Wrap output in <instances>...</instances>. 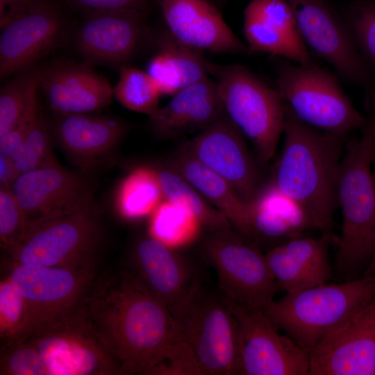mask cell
<instances>
[{
  "label": "cell",
  "mask_w": 375,
  "mask_h": 375,
  "mask_svg": "<svg viewBox=\"0 0 375 375\" xmlns=\"http://www.w3.org/2000/svg\"><path fill=\"white\" fill-rule=\"evenodd\" d=\"M76 313L122 374L162 375L181 340L169 308L135 272L97 276Z\"/></svg>",
  "instance_id": "1"
},
{
  "label": "cell",
  "mask_w": 375,
  "mask_h": 375,
  "mask_svg": "<svg viewBox=\"0 0 375 375\" xmlns=\"http://www.w3.org/2000/svg\"><path fill=\"white\" fill-rule=\"evenodd\" d=\"M285 102V101H284ZM284 142L272 181L307 211L315 229L331 233L345 137L299 119L285 102Z\"/></svg>",
  "instance_id": "2"
},
{
  "label": "cell",
  "mask_w": 375,
  "mask_h": 375,
  "mask_svg": "<svg viewBox=\"0 0 375 375\" xmlns=\"http://www.w3.org/2000/svg\"><path fill=\"white\" fill-rule=\"evenodd\" d=\"M0 374H122L76 312L69 318L33 330L3 343Z\"/></svg>",
  "instance_id": "3"
},
{
  "label": "cell",
  "mask_w": 375,
  "mask_h": 375,
  "mask_svg": "<svg viewBox=\"0 0 375 375\" xmlns=\"http://www.w3.org/2000/svg\"><path fill=\"white\" fill-rule=\"evenodd\" d=\"M373 151L368 126L362 135L348 141L340 162L337 197L342 224L338 246V273L358 278L371 260L375 228V180Z\"/></svg>",
  "instance_id": "4"
},
{
  "label": "cell",
  "mask_w": 375,
  "mask_h": 375,
  "mask_svg": "<svg viewBox=\"0 0 375 375\" xmlns=\"http://www.w3.org/2000/svg\"><path fill=\"white\" fill-rule=\"evenodd\" d=\"M375 297V274L327 283L274 300L265 314L306 351Z\"/></svg>",
  "instance_id": "5"
},
{
  "label": "cell",
  "mask_w": 375,
  "mask_h": 375,
  "mask_svg": "<svg viewBox=\"0 0 375 375\" xmlns=\"http://www.w3.org/2000/svg\"><path fill=\"white\" fill-rule=\"evenodd\" d=\"M169 310L200 375L241 374L238 329L223 296L205 290L197 280Z\"/></svg>",
  "instance_id": "6"
},
{
  "label": "cell",
  "mask_w": 375,
  "mask_h": 375,
  "mask_svg": "<svg viewBox=\"0 0 375 375\" xmlns=\"http://www.w3.org/2000/svg\"><path fill=\"white\" fill-rule=\"evenodd\" d=\"M224 112L252 143L258 160H271L283 133L285 102L272 88L240 65H210Z\"/></svg>",
  "instance_id": "7"
},
{
  "label": "cell",
  "mask_w": 375,
  "mask_h": 375,
  "mask_svg": "<svg viewBox=\"0 0 375 375\" xmlns=\"http://www.w3.org/2000/svg\"><path fill=\"white\" fill-rule=\"evenodd\" d=\"M102 210L94 200L73 212L28 227L6 249L11 263L43 267L96 265L103 240Z\"/></svg>",
  "instance_id": "8"
},
{
  "label": "cell",
  "mask_w": 375,
  "mask_h": 375,
  "mask_svg": "<svg viewBox=\"0 0 375 375\" xmlns=\"http://www.w3.org/2000/svg\"><path fill=\"white\" fill-rule=\"evenodd\" d=\"M276 89L295 116L315 128L346 137L366 126L337 78L312 64L281 58L276 65Z\"/></svg>",
  "instance_id": "9"
},
{
  "label": "cell",
  "mask_w": 375,
  "mask_h": 375,
  "mask_svg": "<svg viewBox=\"0 0 375 375\" xmlns=\"http://www.w3.org/2000/svg\"><path fill=\"white\" fill-rule=\"evenodd\" d=\"M11 264L8 276L24 297L29 310L26 334L72 316L97 277L96 265L43 267Z\"/></svg>",
  "instance_id": "10"
},
{
  "label": "cell",
  "mask_w": 375,
  "mask_h": 375,
  "mask_svg": "<svg viewBox=\"0 0 375 375\" xmlns=\"http://www.w3.org/2000/svg\"><path fill=\"white\" fill-rule=\"evenodd\" d=\"M204 244L224 297L264 310L278 289L265 255L233 231L214 232Z\"/></svg>",
  "instance_id": "11"
},
{
  "label": "cell",
  "mask_w": 375,
  "mask_h": 375,
  "mask_svg": "<svg viewBox=\"0 0 375 375\" xmlns=\"http://www.w3.org/2000/svg\"><path fill=\"white\" fill-rule=\"evenodd\" d=\"M224 299L238 326L242 375H308V352L272 323L263 310Z\"/></svg>",
  "instance_id": "12"
},
{
  "label": "cell",
  "mask_w": 375,
  "mask_h": 375,
  "mask_svg": "<svg viewBox=\"0 0 375 375\" xmlns=\"http://www.w3.org/2000/svg\"><path fill=\"white\" fill-rule=\"evenodd\" d=\"M96 190L88 171H72L60 165L21 174L11 188L23 212L26 229L88 205L94 201Z\"/></svg>",
  "instance_id": "13"
},
{
  "label": "cell",
  "mask_w": 375,
  "mask_h": 375,
  "mask_svg": "<svg viewBox=\"0 0 375 375\" xmlns=\"http://www.w3.org/2000/svg\"><path fill=\"white\" fill-rule=\"evenodd\" d=\"M308 375H375V297L308 351Z\"/></svg>",
  "instance_id": "14"
},
{
  "label": "cell",
  "mask_w": 375,
  "mask_h": 375,
  "mask_svg": "<svg viewBox=\"0 0 375 375\" xmlns=\"http://www.w3.org/2000/svg\"><path fill=\"white\" fill-rule=\"evenodd\" d=\"M306 46L344 79L367 82V71L349 27L324 0H288Z\"/></svg>",
  "instance_id": "15"
},
{
  "label": "cell",
  "mask_w": 375,
  "mask_h": 375,
  "mask_svg": "<svg viewBox=\"0 0 375 375\" xmlns=\"http://www.w3.org/2000/svg\"><path fill=\"white\" fill-rule=\"evenodd\" d=\"M189 153L225 179L247 203L260 187V172L240 130L224 114L189 144Z\"/></svg>",
  "instance_id": "16"
},
{
  "label": "cell",
  "mask_w": 375,
  "mask_h": 375,
  "mask_svg": "<svg viewBox=\"0 0 375 375\" xmlns=\"http://www.w3.org/2000/svg\"><path fill=\"white\" fill-rule=\"evenodd\" d=\"M60 3L53 1L28 10L1 26L0 76L24 69L51 49L64 31Z\"/></svg>",
  "instance_id": "17"
},
{
  "label": "cell",
  "mask_w": 375,
  "mask_h": 375,
  "mask_svg": "<svg viewBox=\"0 0 375 375\" xmlns=\"http://www.w3.org/2000/svg\"><path fill=\"white\" fill-rule=\"evenodd\" d=\"M53 112L47 122L51 139L82 170L109 160L126 132L125 123L115 117Z\"/></svg>",
  "instance_id": "18"
},
{
  "label": "cell",
  "mask_w": 375,
  "mask_h": 375,
  "mask_svg": "<svg viewBox=\"0 0 375 375\" xmlns=\"http://www.w3.org/2000/svg\"><path fill=\"white\" fill-rule=\"evenodd\" d=\"M84 15L76 44L81 53L91 62L123 64L135 53L145 35L144 12L117 10Z\"/></svg>",
  "instance_id": "19"
},
{
  "label": "cell",
  "mask_w": 375,
  "mask_h": 375,
  "mask_svg": "<svg viewBox=\"0 0 375 375\" xmlns=\"http://www.w3.org/2000/svg\"><path fill=\"white\" fill-rule=\"evenodd\" d=\"M169 33L181 44L201 51L249 53L208 0H160Z\"/></svg>",
  "instance_id": "20"
},
{
  "label": "cell",
  "mask_w": 375,
  "mask_h": 375,
  "mask_svg": "<svg viewBox=\"0 0 375 375\" xmlns=\"http://www.w3.org/2000/svg\"><path fill=\"white\" fill-rule=\"evenodd\" d=\"M249 53L260 52L297 64L311 62L288 0H252L244 11Z\"/></svg>",
  "instance_id": "21"
},
{
  "label": "cell",
  "mask_w": 375,
  "mask_h": 375,
  "mask_svg": "<svg viewBox=\"0 0 375 375\" xmlns=\"http://www.w3.org/2000/svg\"><path fill=\"white\" fill-rule=\"evenodd\" d=\"M36 75L54 112H96L108 106L114 96L109 81L86 64L56 65Z\"/></svg>",
  "instance_id": "22"
},
{
  "label": "cell",
  "mask_w": 375,
  "mask_h": 375,
  "mask_svg": "<svg viewBox=\"0 0 375 375\" xmlns=\"http://www.w3.org/2000/svg\"><path fill=\"white\" fill-rule=\"evenodd\" d=\"M224 114L217 83L207 77L176 93L149 117L148 126L159 137L174 138L202 131Z\"/></svg>",
  "instance_id": "23"
},
{
  "label": "cell",
  "mask_w": 375,
  "mask_h": 375,
  "mask_svg": "<svg viewBox=\"0 0 375 375\" xmlns=\"http://www.w3.org/2000/svg\"><path fill=\"white\" fill-rule=\"evenodd\" d=\"M133 261L135 274L169 309L187 294L197 280L185 260L151 235L135 244Z\"/></svg>",
  "instance_id": "24"
},
{
  "label": "cell",
  "mask_w": 375,
  "mask_h": 375,
  "mask_svg": "<svg viewBox=\"0 0 375 375\" xmlns=\"http://www.w3.org/2000/svg\"><path fill=\"white\" fill-rule=\"evenodd\" d=\"M174 165L176 171L224 215L240 237L255 245L249 203L225 179L189 152L179 156Z\"/></svg>",
  "instance_id": "25"
},
{
  "label": "cell",
  "mask_w": 375,
  "mask_h": 375,
  "mask_svg": "<svg viewBox=\"0 0 375 375\" xmlns=\"http://www.w3.org/2000/svg\"><path fill=\"white\" fill-rule=\"evenodd\" d=\"M249 205L256 242L264 238L282 240L283 243L307 230L315 229L303 207L283 193L272 181L262 185Z\"/></svg>",
  "instance_id": "26"
},
{
  "label": "cell",
  "mask_w": 375,
  "mask_h": 375,
  "mask_svg": "<svg viewBox=\"0 0 375 375\" xmlns=\"http://www.w3.org/2000/svg\"><path fill=\"white\" fill-rule=\"evenodd\" d=\"M158 42V51L149 61L147 72L161 95H174L208 77L210 62L203 57L202 51L181 44L167 31Z\"/></svg>",
  "instance_id": "27"
},
{
  "label": "cell",
  "mask_w": 375,
  "mask_h": 375,
  "mask_svg": "<svg viewBox=\"0 0 375 375\" xmlns=\"http://www.w3.org/2000/svg\"><path fill=\"white\" fill-rule=\"evenodd\" d=\"M164 199L156 169L139 167L120 183L115 203L119 214L128 219L151 215Z\"/></svg>",
  "instance_id": "28"
},
{
  "label": "cell",
  "mask_w": 375,
  "mask_h": 375,
  "mask_svg": "<svg viewBox=\"0 0 375 375\" xmlns=\"http://www.w3.org/2000/svg\"><path fill=\"white\" fill-rule=\"evenodd\" d=\"M164 199L183 208L213 232L233 231L228 220L209 205L199 192L176 171L156 169Z\"/></svg>",
  "instance_id": "29"
},
{
  "label": "cell",
  "mask_w": 375,
  "mask_h": 375,
  "mask_svg": "<svg viewBox=\"0 0 375 375\" xmlns=\"http://www.w3.org/2000/svg\"><path fill=\"white\" fill-rule=\"evenodd\" d=\"M13 161L19 175L60 165L53 151L52 139L47 119L39 103L38 90L33 94L23 145Z\"/></svg>",
  "instance_id": "30"
},
{
  "label": "cell",
  "mask_w": 375,
  "mask_h": 375,
  "mask_svg": "<svg viewBox=\"0 0 375 375\" xmlns=\"http://www.w3.org/2000/svg\"><path fill=\"white\" fill-rule=\"evenodd\" d=\"M201 223L194 215L167 200L151 214L150 235L174 249L192 242Z\"/></svg>",
  "instance_id": "31"
},
{
  "label": "cell",
  "mask_w": 375,
  "mask_h": 375,
  "mask_svg": "<svg viewBox=\"0 0 375 375\" xmlns=\"http://www.w3.org/2000/svg\"><path fill=\"white\" fill-rule=\"evenodd\" d=\"M113 95L124 108L149 117L160 108L161 93L157 85L147 72L135 67L120 68Z\"/></svg>",
  "instance_id": "32"
},
{
  "label": "cell",
  "mask_w": 375,
  "mask_h": 375,
  "mask_svg": "<svg viewBox=\"0 0 375 375\" xmlns=\"http://www.w3.org/2000/svg\"><path fill=\"white\" fill-rule=\"evenodd\" d=\"M332 238L331 233H324L319 238L301 235L281 244L320 284H323L327 283L331 274L328 247Z\"/></svg>",
  "instance_id": "33"
},
{
  "label": "cell",
  "mask_w": 375,
  "mask_h": 375,
  "mask_svg": "<svg viewBox=\"0 0 375 375\" xmlns=\"http://www.w3.org/2000/svg\"><path fill=\"white\" fill-rule=\"evenodd\" d=\"M29 322L28 304L8 276L0 283V337L3 343L22 338Z\"/></svg>",
  "instance_id": "34"
},
{
  "label": "cell",
  "mask_w": 375,
  "mask_h": 375,
  "mask_svg": "<svg viewBox=\"0 0 375 375\" xmlns=\"http://www.w3.org/2000/svg\"><path fill=\"white\" fill-rule=\"evenodd\" d=\"M265 256L278 290L291 294L321 285L281 244L272 247Z\"/></svg>",
  "instance_id": "35"
},
{
  "label": "cell",
  "mask_w": 375,
  "mask_h": 375,
  "mask_svg": "<svg viewBox=\"0 0 375 375\" xmlns=\"http://www.w3.org/2000/svg\"><path fill=\"white\" fill-rule=\"evenodd\" d=\"M33 74H24L5 85L0 92V137L12 129L22 117Z\"/></svg>",
  "instance_id": "36"
},
{
  "label": "cell",
  "mask_w": 375,
  "mask_h": 375,
  "mask_svg": "<svg viewBox=\"0 0 375 375\" xmlns=\"http://www.w3.org/2000/svg\"><path fill=\"white\" fill-rule=\"evenodd\" d=\"M26 225L23 212L11 189L0 188V242L6 250L23 235Z\"/></svg>",
  "instance_id": "37"
},
{
  "label": "cell",
  "mask_w": 375,
  "mask_h": 375,
  "mask_svg": "<svg viewBox=\"0 0 375 375\" xmlns=\"http://www.w3.org/2000/svg\"><path fill=\"white\" fill-rule=\"evenodd\" d=\"M349 28L357 47L375 64V3L356 11Z\"/></svg>",
  "instance_id": "38"
},
{
  "label": "cell",
  "mask_w": 375,
  "mask_h": 375,
  "mask_svg": "<svg viewBox=\"0 0 375 375\" xmlns=\"http://www.w3.org/2000/svg\"><path fill=\"white\" fill-rule=\"evenodd\" d=\"M39 87L36 74H33L24 112L17 125L0 137V156L14 160L19 152L26 133L31 112L33 94Z\"/></svg>",
  "instance_id": "39"
},
{
  "label": "cell",
  "mask_w": 375,
  "mask_h": 375,
  "mask_svg": "<svg viewBox=\"0 0 375 375\" xmlns=\"http://www.w3.org/2000/svg\"><path fill=\"white\" fill-rule=\"evenodd\" d=\"M84 15L100 11L134 10L147 13L148 0H60Z\"/></svg>",
  "instance_id": "40"
},
{
  "label": "cell",
  "mask_w": 375,
  "mask_h": 375,
  "mask_svg": "<svg viewBox=\"0 0 375 375\" xmlns=\"http://www.w3.org/2000/svg\"><path fill=\"white\" fill-rule=\"evenodd\" d=\"M53 1L56 0H0L1 26L28 10Z\"/></svg>",
  "instance_id": "41"
},
{
  "label": "cell",
  "mask_w": 375,
  "mask_h": 375,
  "mask_svg": "<svg viewBox=\"0 0 375 375\" xmlns=\"http://www.w3.org/2000/svg\"><path fill=\"white\" fill-rule=\"evenodd\" d=\"M19 176L13 160L0 156V188L11 189Z\"/></svg>",
  "instance_id": "42"
},
{
  "label": "cell",
  "mask_w": 375,
  "mask_h": 375,
  "mask_svg": "<svg viewBox=\"0 0 375 375\" xmlns=\"http://www.w3.org/2000/svg\"><path fill=\"white\" fill-rule=\"evenodd\" d=\"M374 176L375 180V167H374ZM375 274V228L373 239L372 253L370 262L367 268L366 269L363 275H373Z\"/></svg>",
  "instance_id": "43"
},
{
  "label": "cell",
  "mask_w": 375,
  "mask_h": 375,
  "mask_svg": "<svg viewBox=\"0 0 375 375\" xmlns=\"http://www.w3.org/2000/svg\"><path fill=\"white\" fill-rule=\"evenodd\" d=\"M368 127H369V130L370 133L372 151H373V165L374 167H375V122L372 125Z\"/></svg>",
  "instance_id": "44"
}]
</instances>
